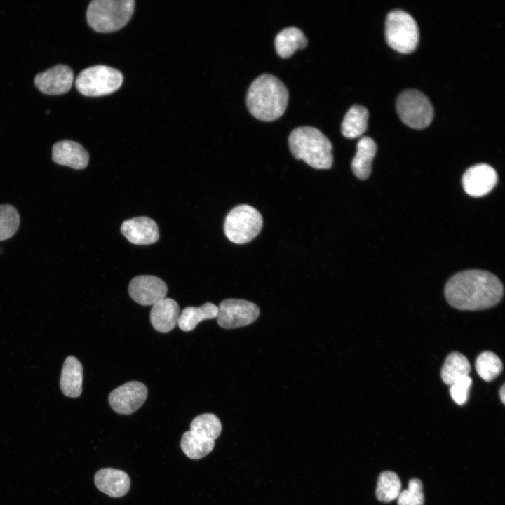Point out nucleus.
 <instances>
[{"label": "nucleus", "instance_id": "nucleus-30", "mask_svg": "<svg viewBox=\"0 0 505 505\" xmlns=\"http://www.w3.org/2000/svg\"><path fill=\"white\" fill-rule=\"evenodd\" d=\"M471 384L472 379L467 376L450 385V396L457 405H462L466 403Z\"/></svg>", "mask_w": 505, "mask_h": 505}, {"label": "nucleus", "instance_id": "nucleus-28", "mask_svg": "<svg viewBox=\"0 0 505 505\" xmlns=\"http://www.w3.org/2000/svg\"><path fill=\"white\" fill-rule=\"evenodd\" d=\"M20 224V215L15 207L9 204L0 205V241L11 238Z\"/></svg>", "mask_w": 505, "mask_h": 505}, {"label": "nucleus", "instance_id": "nucleus-19", "mask_svg": "<svg viewBox=\"0 0 505 505\" xmlns=\"http://www.w3.org/2000/svg\"><path fill=\"white\" fill-rule=\"evenodd\" d=\"M377 152V144L369 137H361L356 145V153L351 161V169L359 179H367L372 170V162Z\"/></svg>", "mask_w": 505, "mask_h": 505}, {"label": "nucleus", "instance_id": "nucleus-29", "mask_svg": "<svg viewBox=\"0 0 505 505\" xmlns=\"http://www.w3.org/2000/svg\"><path fill=\"white\" fill-rule=\"evenodd\" d=\"M397 499L398 505H423L424 497L421 480L411 479L408 488L400 492Z\"/></svg>", "mask_w": 505, "mask_h": 505}, {"label": "nucleus", "instance_id": "nucleus-26", "mask_svg": "<svg viewBox=\"0 0 505 505\" xmlns=\"http://www.w3.org/2000/svg\"><path fill=\"white\" fill-rule=\"evenodd\" d=\"M401 488L399 477L393 471L382 472L377 481L376 496L382 502H390L397 499Z\"/></svg>", "mask_w": 505, "mask_h": 505}, {"label": "nucleus", "instance_id": "nucleus-23", "mask_svg": "<svg viewBox=\"0 0 505 505\" xmlns=\"http://www.w3.org/2000/svg\"><path fill=\"white\" fill-rule=\"evenodd\" d=\"M369 113L359 105H352L346 112L341 126L342 135L348 138L361 136L367 129Z\"/></svg>", "mask_w": 505, "mask_h": 505}, {"label": "nucleus", "instance_id": "nucleus-18", "mask_svg": "<svg viewBox=\"0 0 505 505\" xmlns=\"http://www.w3.org/2000/svg\"><path fill=\"white\" fill-rule=\"evenodd\" d=\"M83 368L74 356H68L63 364L60 377V389L64 395L79 397L82 392Z\"/></svg>", "mask_w": 505, "mask_h": 505}, {"label": "nucleus", "instance_id": "nucleus-7", "mask_svg": "<svg viewBox=\"0 0 505 505\" xmlns=\"http://www.w3.org/2000/svg\"><path fill=\"white\" fill-rule=\"evenodd\" d=\"M123 75L114 68L95 65L81 71L76 77L77 90L85 96L98 97L111 94L122 84Z\"/></svg>", "mask_w": 505, "mask_h": 505}, {"label": "nucleus", "instance_id": "nucleus-27", "mask_svg": "<svg viewBox=\"0 0 505 505\" xmlns=\"http://www.w3.org/2000/svg\"><path fill=\"white\" fill-rule=\"evenodd\" d=\"M475 365L477 373L486 382L495 379L503 369L501 359L490 351L480 353L476 358Z\"/></svg>", "mask_w": 505, "mask_h": 505}, {"label": "nucleus", "instance_id": "nucleus-22", "mask_svg": "<svg viewBox=\"0 0 505 505\" xmlns=\"http://www.w3.org/2000/svg\"><path fill=\"white\" fill-rule=\"evenodd\" d=\"M218 314V307L211 302H206L201 307H185L178 320L179 328L185 332L195 328L198 323L206 319L215 318Z\"/></svg>", "mask_w": 505, "mask_h": 505}, {"label": "nucleus", "instance_id": "nucleus-31", "mask_svg": "<svg viewBox=\"0 0 505 505\" xmlns=\"http://www.w3.org/2000/svg\"><path fill=\"white\" fill-rule=\"evenodd\" d=\"M499 397H500L502 403L504 404V403H505V400H504V398H505L504 384H503L502 386L501 387V389H499Z\"/></svg>", "mask_w": 505, "mask_h": 505}, {"label": "nucleus", "instance_id": "nucleus-3", "mask_svg": "<svg viewBox=\"0 0 505 505\" xmlns=\"http://www.w3.org/2000/svg\"><path fill=\"white\" fill-rule=\"evenodd\" d=\"M288 144L293 156L302 159L316 169H328L333 162L332 145L319 129L302 126L295 128L290 134Z\"/></svg>", "mask_w": 505, "mask_h": 505}, {"label": "nucleus", "instance_id": "nucleus-9", "mask_svg": "<svg viewBox=\"0 0 505 505\" xmlns=\"http://www.w3.org/2000/svg\"><path fill=\"white\" fill-rule=\"evenodd\" d=\"M260 316V309L253 302L239 299L223 300L218 307L217 324L224 329L248 325Z\"/></svg>", "mask_w": 505, "mask_h": 505}, {"label": "nucleus", "instance_id": "nucleus-14", "mask_svg": "<svg viewBox=\"0 0 505 505\" xmlns=\"http://www.w3.org/2000/svg\"><path fill=\"white\" fill-rule=\"evenodd\" d=\"M121 231L126 238L135 245H150L159 237L156 223L147 217H137L125 220Z\"/></svg>", "mask_w": 505, "mask_h": 505}, {"label": "nucleus", "instance_id": "nucleus-11", "mask_svg": "<svg viewBox=\"0 0 505 505\" xmlns=\"http://www.w3.org/2000/svg\"><path fill=\"white\" fill-rule=\"evenodd\" d=\"M167 292L166 283L154 276H136L130 281L128 286L130 297L143 306L154 305L163 299Z\"/></svg>", "mask_w": 505, "mask_h": 505}, {"label": "nucleus", "instance_id": "nucleus-4", "mask_svg": "<svg viewBox=\"0 0 505 505\" xmlns=\"http://www.w3.org/2000/svg\"><path fill=\"white\" fill-rule=\"evenodd\" d=\"M134 8L133 0H93L88 6L86 20L97 32H114L128 23Z\"/></svg>", "mask_w": 505, "mask_h": 505}, {"label": "nucleus", "instance_id": "nucleus-8", "mask_svg": "<svg viewBox=\"0 0 505 505\" xmlns=\"http://www.w3.org/2000/svg\"><path fill=\"white\" fill-rule=\"evenodd\" d=\"M396 108L400 120L412 128L423 129L433 120L432 105L428 97L417 90L403 91L396 100Z\"/></svg>", "mask_w": 505, "mask_h": 505}, {"label": "nucleus", "instance_id": "nucleus-12", "mask_svg": "<svg viewBox=\"0 0 505 505\" xmlns=\"http://www.w3.org/2000/svg\"><path fill=\"white\" fill-rule=\"evenodd\" d=\"M73 80L74 74L69 66L57 65L36 74L34 84L45 94L61 95L70 90Z\"/></svg>", "mask_w": 505, "mask_h": 505}, {"label": "nucleus", "instance_id": "nucleus-16", "mask_svg": "<svg viewBox=\"0 0 505 505\" xmlns=\"http://www.w3.org/2000/svg\"><path fill=\"white\" fill-rule=\"evenodd\" d=\"M97 487L105 494L112 497L124 496L129 490L130 480L128 475L121 470L105 468L95 475Z\"/></svg>", "mask_w": 505, "mask_h": 505}, {"label": "nucleus", "instance_id": "nucleus-17", "mask_svg": "<svg viewBox=\"0 0 505 505\" xmlns=\"http://www.w3.org/2000/svg\"><path fill=\"white\" fill-rule=\"evenodd\" d=\"M179 317V306L170 298H164L156 302L152 305L150 311V321L153 328L163 333L172 330L177 324Z\"/></svg>", "mask_w": 505, "mask_h": 505}, {"label": "nucleus", "instance_id": "nucleus-6", "mask_svg": "<svg viewBox=\"0 0 505 505\" xmlns=\"http://www.w3.org/2000/svg\"><path fill=\"white\" fill-rule=\"evenodd\" d=\"M263 220L254 207L243 204L234 207L227 215L224 229L227 238L236 244H244L260 232Z\"/></svg>", "mask_w": 505, "mask_h": 505}, {"label": "nucleus", "instance_id": "nucleus-25", "mask_svg": "<svg viewBox=\"0 0 505 505\" xmlns=\"http://www.w3.org/2000/svg\"><path fill=\"white\" fill-rule=\"evenodd\" d=\"M190 431L201 438L215 440L221 433L222 424L214 414L205 413L192 420Z\"/></svg>", "mask_w": 505, "mask_h": 505}, {"label": "nucleus", "instance_id": "nucleus-15", "mask_svg": "<svg viewBox=\"0 0 505 505\" xmlns=\"http://www.w3.org/2000/svg\"><path fill=\"white\" fill-rule=\"evenodd\" d=\"M52 159L60 165L76 170L84 169L89 161L88 152L79 143L65 140L57 142L52 147Z\"/></svg>", "mask_w": 505, "mask_h": 505}, {"label": "nucleus", "instance_id": "nucleus-5", "mask_svg": "<svg viewBox=\"0 0 505 505\" xmlns=\"http://www.w3.org/2000/svg\"><path fill=\"white\" fill-rule=\"evenodd\" d=\"M385 38L388 45L401 53L414 51L419 39V32L415 20L403 10L390 11L385 22Z\"/></svg>", "mask_w": 505, "mask_h": 505}, {"label": "nucleus", "instance_id": "nucleus-13", "mask_svg": "<svg viewBox=\"0 0 505 505\" xmlns=\"http://www.w3.org/2000/svg\"><path fill=\"white\" fill-rule=\"evenodd\" d=\"M495 170L485 163L470 167L464 174L462 180L463 188L466 194L473 197L486 195L497 182Z\"/></svg>", "mask_w": 505, "mask_h": 505}, {"label": "nucleus", "instance_id": "nucleus-10", "mask_svg": "<svg viewBox=\"0 0 505 505\" xmlns=\"http://www.w3.org/2000/svg\"><path fill=\"white\" fill-rule=\"evenodd\" d=\"M147 396L146 386L137 381L128 382L114 389L109 395V403L117 413L130 415L138 410Z\"/></svg>", "mask_w": 505, "mask_h": 505}, {"label": "nucleus", "instance_id": "nucleus-21", "mask_svg": "<svg viewBox=\"0 0 505 505\" xmlns=\"http://www.w3.org/2000/svg\"><path fill=\"white\" fill-rule=\"evenodd\" d=\"M471 365L462 354L454 351L447 355L440 371L443 382L452 385L461 379L469 376Z\"/></svg>", "mask_w": 505, "mask_h": 505}, {"label": "nucleus", "instance_id": "nucleus-2", "mask_svg": "<svg viewBox=\"0 0 505 505\" xmlns=\"http://www.w3.org/2000/svg\"><path fill=\"white\" fill-rule=\"evenodd\" d=\"M289 93L285 84L276 76L262 74L250 85L246 104L250 113L262 121H273L285 111Z\"/></svg>", "mask_w": 505, "mask_h": 505}, {"label": "nucleus", "instance_id": "nucleus-20", "mask_svg": "<svg viewBox=\"0 0 505 505\" xmlns=\"http://www.w3.org/2000/svg\"><path fill=\"white\" fill-rule=\"evenodd\" d=\"M275 48L282 58H288L298 48L307 44V38L297 27L291 26L281 30L275 37Z\"/></svg>", "mask_w": 505, "mask_h": 505}, {"label": "nucleus", "instance_id": "nucleus-24", "mask_svg": "<svg viewBox=\"0 0 505 505\" xmlns=\"http://www.w3.org/2000/svg\"><path fill=\"white\" fill-rule=\"evenodd\" d=\"M180 446L189 458L199 459L211 452L215 447V440L201 438L188 431L182 435Z\"/></svg>", "mask_w": 505, "mask_h": 505}, {"label": "nucleus", "instance_id": "nucleus-1", "mask_svg": "<svg viewBox=\"0 0 505 505\" xmlns=\"http://www.w3.org/2000/svg\"><path fill=\"white\" fill-rule=\"evenodd\" d=\"M504 295L500 280L487 271L469 269L452 276L445 286V296L453 307L479 311L497 304Z\"/></svg>", "mask_w": 505, "mask_h": 505}]
</instances>
